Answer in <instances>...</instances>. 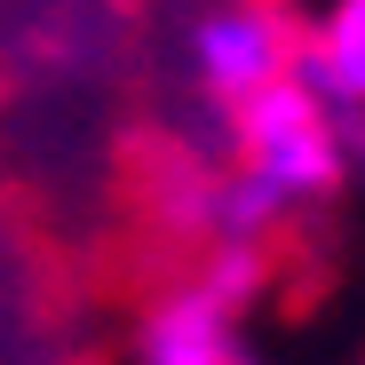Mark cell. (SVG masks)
<instances>
[{
	"mask_svg": "<svg viewBox=\"0 0 365 365\" xmlns=\"http://www.w3.org/2000/svg\"><path fill=\"white\" fill-rule=\"evenodd\" d=\"M270 255H199L167 278L135 318V365H262L247 341V310Z\"/></svg>",
	"mask_w": 365,
	"mask_h": 365,
	"instance_id": "7a4b0ae2",
	"label": "cell"
},
{
	"mask_svg": "<svg viewBox=\"0 0 365 365\" xmlns=\"http://www.w3.org/2000/svg\"><path fill=\"white\" fill-rule=\"evenodd\" d=\"M302 64V9L294 0H199L182 16V88L222 128Z\"/></svg>",
	"mask_w": 365,
	"mask_h": 365,
	"instance_id": "6da1fadb",
	"label": "cell"
},
{
	"mask_svg": "<svg viewBox=\"0 0 365 365\" xmlns=\"http://www.w3.org/2000/svg\"><path fill=\"white\" fill-rule=\"evenodd\" d=\"M302 80L334 111L365 119V0H310L302 9Z\"/></svg>",
	"mask_w": 365,
	"mask_h": 365,
	"instance_id": "3957f363",
	"label": "cell"
}]
</instances>
